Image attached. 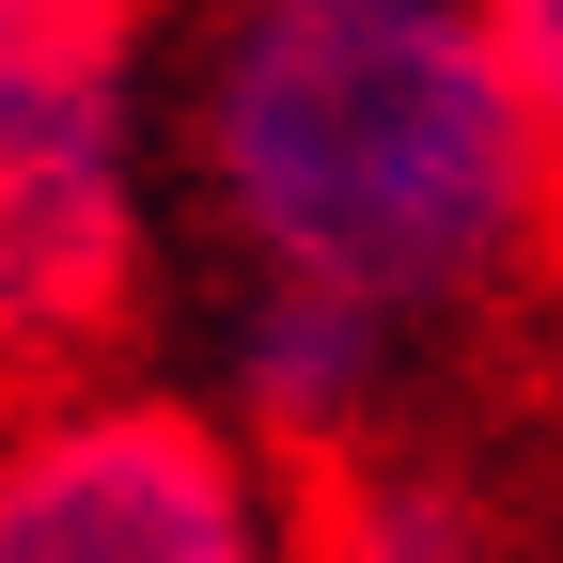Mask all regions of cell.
<instances>
[{"label":"cell","mask_w":563,"mask_h":563,"mask_svg":"<svg viewBox=\"0 0 563 563\" xmlns=\"http://www.w3.org/2000/svg\"><path fill=\"white\" fill-rule=\"evenodd\" d=\"M141 16L157 0L63 16L0 95V391L110 361L157 282L173 203H157V110H141Z\"/></svg>","instance_id":"2"},{"label":"cell","mask_w":563,"mask_h":563,"mask_svg":"<svg viewBox=\"0 0 563 563\" xmlns=\"http://www.w3.org/2000/svg\"><path fill=\"white\" fill-rule=\"evenodd\" d=\"M0 563H313V548L298 470L220 391L79 361L0 391Z\"/></svg>","instance_id":"3"},{"label":"cell","mask_w":563,"mask_h":563,"mask_svg":"<svg viewBox=\"0 0 563 563\" xmlns=\"http://www.w3.org/2000/svg\"><path fill=\"white\" fill-rule=\"evenodd\" d=\"M485 47L532 110V157H548V203H563V0H485Z\"/></svg>","instance_id":"5"},{"label":"cell","mask_w":563,"mask_h":563,"mask_svg":"<svg viewBox=\"0 0 563 563\" xmlns=\"http://www.w3.org/2000/svg\"><path fill=\"white\" fill-rule=\"evenodd\" d=\"M298 548L313 563H501V517H485L470 454H439L422 407H407V422L298 470Z\"/></svg>","instance_id":"4"},{"label":"cell","mask_w":563,"mask_h":563,"mask_svg":"<svg viewBox=\"0 0 563 563\" xmlns=\"http://www.w3.org/2000/svg\"><path fill=\"white\" fill-rule=\"evenodd\" d=\"M141 110L203 282H298L454 344L563 266L485 0H157Z\"/></svg>","instance_id":"1"}]
</instances>
